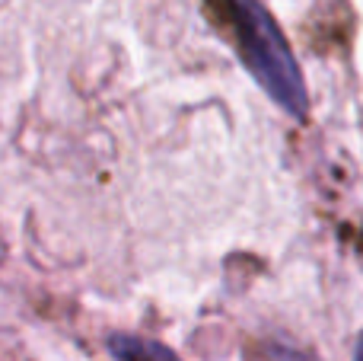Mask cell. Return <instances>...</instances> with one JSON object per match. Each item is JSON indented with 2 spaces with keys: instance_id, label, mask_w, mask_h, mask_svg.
Segmentation results:
<instances>
[{
  "instance_id": "3",
  "label": "cell",
  "mask_w": 363,
  "mask_h": 361,
  "mask_svg": "<svg viewBox=\"0 0 363 361\" xmlns=\"http://www.w3.org/2000/svg\"><path fill=\"white\" fill-rule=\"evenodd\" d=\"M354 361H363V336L357 339V349H354Z\"/></svg>"
},
{
  "instance_id": "1",
  "label": "cell",
  "mask_w": 363,
  "mask_h": 361,
  "mask_svg": "<svg viewBox=\"0 0 363 361\" xmlns=\"http://www.w3.org/2000/svg\"><path fill=\"white\" fill-rule=\"evenodd\" d=\"M220 10L233 32L239 58L258 80V87L287 115L303 119L309 106L306 83L274 16L262 6V0H220Z\"/></svg>"
},
{
  "instance_id": "2",
  "label": "cell",
  "mask_w": 363,
  "mask_h": 361,
  "mask_svg": "<svg viewBox=\"0 0 363 361\" xmlns=\"http://www.w3.org/2000/svg\"><path fill=\"white\" fill-rule=\"evenodd\" d=\"M108 352H112L115 361H179L176 352L166 349L163 343L131 336V333H115L108 339Z\"/></svg>"
}]
</instances>
